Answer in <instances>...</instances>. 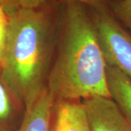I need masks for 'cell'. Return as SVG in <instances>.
Masks as SVG:
<instances>
[{
	"instance_id": "2",
	"label": "cell",
	"mask_w": 131,
	"mask_h": 131,
	"mask_svg": "<svg viewBox=\"0 0 131 131\" xmlns=\"http://www.w3.org/2000/svg\"><path fill=\"white\" fill-rule=\"evenodd\" d=\"M52 0L36 9L8 15L2 75L25 108L47 88L58 16Z\"/></svg>"
},
{
	"instance_id": "6",
	"label": "cell",
	"mask_w": 131,
	"mask_h": 131,
	"mask_svg": "<svg viewBox=\"0 0 131 131\" xmlns=\"http://www.w3.org/2000/svg\"><path fill=\"white\" fill-rule=\"evenodd\" d=\"M53 102L46 88L31 105L25 108L22 121L15 131H50Z\"/></svg>"
},
{
	"instance_id": "10",
	"label": "cell",
	"mask_w": 131,
	"mask_h": 131,
	"mask_svg": "<svg viewBox=\"0 0 131 131\" xmlns=\"http://www.w3.org/2000/svg\"><path fill=\"white\" fill-rule=\"evenodd\" d=\"M52 0H0L7 14L21 9H36L48 4Z\"/></svg>"
},
{
	"instance_id": "11",
	"label": "cell",
	"mask_w": 131,
	"mask_h": 131,
	"mask_svg": "<svg viewBox=\"0 0 131 131\" xmlns=\"http://www.w3.org/2000/svg\"><path fill=\"white\" fill-rule=\"evenodd\" d=\"M8 24V15L0 3V62H2L3 52L5 47L7 28Z\"/></svg>"
},
{
	"instance_id": "5",
	"label": "cell",
	"mask_w": 131,
	"mask_h": 131,
	"mask_svg": "<svg viewBox=\"0 0 131 131\" xmlns=\"http://www.w3.org/2000/svg\"><path fill=\"white\" fill-rule=\"evenodd\" d=\"M50 131H91L88 113L82 101H54Z\"/></svg>"
},
{
	"instance_id": "1",
	"label": "cell",
	"mask_w": 131,
	"mask_h": 131,
	"mask_svg": "<svg viewBox=\"0 0 131 131\" xmlns=\"http://www.w3.org/2000/svg\"><path fill=\"white\" fill-rule=\"evenodd\" d=\"M63 3L59 17L61 42L49 72L47 90L53 101L110 98L107 64L90 10L78 2Z\"/></svg>"
},
{
	"instance_id": "9",
	"label": "cell",
	"mask_w": 131,
	"mask_h": 131,
	"mask_svg": "<svg viewBox=\"0 0 131 131\" xmlns=\"http://www.w3.org/2000/svg\"><path fill=\"white\" fill-rule=\"evenodd\" d=\"M114 17L131 33V0H120L108 3Z\"/></svg>"
},
{
	"instance_id": "3",
	"label": "cell",
	"mask_w": 131,
	"mask_h": 131,
	"mask_svg": "<svg viewBox=\"0 0 131 131\" xmlns=\"http://www.w3.org/2000/svg\"><path fill=\"white\" fill-rule=\"evenodd\" d=\"M90 12L106 64L131 81V33L114 17L108 4L90 8Z\"/></svg>"
},
{
	"instance_id": "8",
	"label": "cell",
	"mask_w": 131,
	"mask_h": 131,
	"mask_svg": "<svg viewBox=\"0 0 131 131\" xmlns=\"http://www.w3.org/2000/svg\"><path fill=\"white\" fill-rule=\"evenodd\" d=\"M25 107L4 80L0 68V131H15Z\"/></svg>"
},
{
	"instance_id": "12",
	"label": "cell",
	"mask_w": 131,
	"mask_h": 131,
	"mask_svg": "<svg viewBox=\"0 0 131 131\" xmlns=\"http://www.w3.org/2000/svg\"><path fill=\"white\" fill-rule=\"evenodd\" d=\"M61 2H78L87 6L89 8H98L107 5L106 0H58Z\"/></svg>"
},
{
	"instance_id": "7",
	"label": "cell",
	"mask_w": 131,
	"mask_h": 131,
	"mask_svg": "<svg viewBox=\"0 0 131 131\" xmlns=\"http://www.w3.org/2000/svg\"><path fill=\"white\" fill-rule=\"evenodd\" d=\"M106 77L110 98L131 126V81L120 71L108 65Z\"/></svg>"
},
{
	"instance_id": "13",
	"label": "cell",
	"mask_w": 131,
	"mask_h": 131,
	"mask_svg": "<svg viewBox=\"0 0 131 131\" xmlns=\"http://www.w3.org/2000/svg\"><path fill=\"white\" fill-rule=\"evenodd\" d=\"M107 3H111V2H117V1H120V0H106Z\"/></svg>"
},
{
	"instance_id": "4",
	"label": "cell",
	"mask_w": 131,
	"mask_h": 131,
	"mask_svg": "<svg viewBox=\"0 0 131 131\" xmlns=\"http://www.w3.org/2000/svg\"><path fill=\"white\" fill-rule=\"evenodd\" d=\"M88 113L91 131H131V126L111 98L82 100Z\"/></svg>"
}]
</instances>
